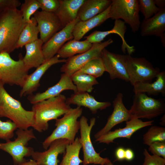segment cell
<instances>
[{"label": "cell", "mask_w": 165, "mask_h": 165, "mask_svg": "<svg viewBox=\"0 0 165 165\" xmlns=\"http://www.w3.org/2000/svg\"><path fill=\"white\" fill-rule=\"evenodd\" d=\"M33 16L37 23L40 39L44 43L63 28L61 23L55 13L37 11Z\"/></svg>", "instance_id": "cell-14"}, {"label": "cell", "mask_w": 165, "mask_h": 165, "mask_svg": "<svg viewBox=\"0 0 165 165\" xmlns=\"http://www.w3.org/2000/svg\"><path fill=\"white\" fill-rule=\"evenodd\" d=\"M40 8L38 0H25L20 10L24 21L26 23L31 20V17Z\"/></svg>", "instance_id": "cell-34"}, {"label": "cell", "mask_w": 165, "mask_h": 165, "mask_svg": "<svg viewBox=\"0 0 165 165\" xmlns=\"http://www.w3.org/2000/svg\"><path fill=\"white\" fill-rule=\"evenodd\" d=\"M17 129L15 124L11 120L9 119L2 121L0 119V139L6 141L10 140Z\"/></svg>", "instance_id": "cell-36"}, {"label": "cell", "mask_w": 165, "mask_h": 165, "mask_svg": "<svg viewBox=\"0 0 165 165\" xmlns=\"http://www.w3.org/2000/svg\"><path fill=\"white\" fill-rule=\"evenodd\" d=\"M101 57L105 72L109 74L111 79H119L129 82L125 55L111 52L105 48L102 51Z\"/></svg>", "instance_id": "cell-12"}, {"label": "cell", "mask_w": 165, "mask_h": 165, "mask_svg": "<svg viewBox=\"0 0 165 165\" xmlns=\"http://www.w3.org/2000/svg\"><path fill=\"white\" fill-rule=\"evenodd\" d=\"M148 146V150L152 155L165 159V141L155 142Z\"/></svg>", "instance_id": "cell-39"}, {"label": "cell", "mask_w": 165, "mask_h": 165, "mask_svg": "<svg viewBox=\"0 0 165 165\" xmlns=\"http://www.w3.org/2000/svg\"><path fill=\"white\" fill-rule=\"evenodd\" d=\"M72 90L74 93L77 92L75 85L70 76L63 73L59 81L54 85L49 88L45 91L35 94L28 95V99L33 105L48 98L56 97L65 90Z\"/></svg>", "instance_id": "cell-19"}, {"label": "cell", "mask_w": 165, "mask_h": 165, "mask_svg": "<svg viewBox=\"0 0 165 165\" xmlns=\"http://www.w3.org/2000/svg\"><path fill=\"white\" fill-rule=\"evenodd\" d=\"M92 45L86 39L83 41L72 40L64 44L57 54L63 59L68 58L77 54H80L88 51Z\"/></svg>", "instance_id": "cell-28"}, {"label": "cell", "mask_w": 165, "mask_h": 165, "mask_svg": "<svg viewBox=\"0 0 165 165\" xmlns=\"http://www.w3.org/2000/svg\"><path fill=\"white\" fill-rule=\"evenodd\" d=\"M134 157V154L133 151L130 148L125 149V160L128 161L132 160Z\"/></svg>", "instance_id": "cell-42"}, {"label": "cell", "mask_w": 165, "mask_h": 165, "mask_svg": "<svg viewBox=\"0 0 165 165\" xmlns=\"http://www.w3.org/2000/svg\"><path fill=\"white\" fill-rule=\"evenodd\" d=\"M27 23L17 8L0 13V53L9 54L16 49L19 36Z\"/></svg>", "instance_id": "cell-1"}, {"label": "cell", "mask_w": 165, "mask_h": 165, "mask_svg": "<svg viewBox=\"0 0 165 165\" xmlns=\"http://www.w3.org/2000/svg\"><path fill=\"white\" fill-rule=\"evenodd\" d=\"M156 80L152 82H138L133 86L134 94L147 93L149 95H156L161 93L165 96V72H160L157 75Z\"/></svg>", "instance_id": "cell-27"}, {"label": "cell", "mask_w": 165, "mask_h": 165, "mask_svg": "<svg viewBox=\"0 0 165 165\" xmlns=\"http://www.w3.org/2000/svg\"><path fill=\"white\" fill-rule=\"evenodd\" d=\"M143 143L149 146L156 142L165 141V128L153 126L151 127L143 136Z\"/></svg>", "instance_id": "cell-33"}, {"label": "cell", "mask_w": 165, "mask_h": 165, "mask_svg": "<svg viewBox=\"0 0 165 165\" xmlns=\"http://www.w3.org/2000/svg\"><path fill=\"white\" fill-rule=\"evenodd\" d=\"M111 0H85L78 11L77 17L85 21L102 13L110 5Z\"/></svg>", "instance_id": "cell-26"}, {"label": "cell", "mask_w": 165, "mask_h": 165, "mask_svg": "<svg viewBox=\"0 0 165 165\" xmlns=\"http://www.w3.org/2000/svg\"><path fill=\"white\" fill-rule=\"evenodd\" d=\"M144 162L142 165H165V159L157 155H151L147 150L144 149Z\"/></svg>", "instance_id": "cell-37"}, {"label": "cell", "mask_w": 165, "mask_h": 165, "mask_svg": "<svg viewBox=\"0 0 165 165\" xmlns=\"http://www.w3.org/2000/svg\"><path fill=\"white\" fill-rule=\"evenodd\" d=\"M16 134L17 137L14 141L0 143V150L12 156L14 165H19L27 161L25 157L31 156L34 150L33 148L28 146V142L36 137L32 129H17Z\"/></svg>", "instance_id": "cell-6"}, {"label": "cell", "mask_w": 165, "mask_h": 165, "mask_svg": "<svg viewBox=\"0 0 165 165\" xmlns=\"http://www.w3.org/2000/svg\"><path fill=\"white\" fill-rule=\"evenodd\" d=\"M125 149L122 147L118 148L116 150L115 155L116 159L118 161L125 160Z\"/></svg>", "instance_id": "cell-41"}, {"label": "cell", "mask_w": 165, "mask_h": 165, "mask_svg": "<svg viewBox=\"0 0 165 165\" xmlns=\"http://www.w3.org/2000/svg\"><path fill=\"white\" fill-rule=\"evenodd\" d=\"M39 33L36 21L32 17L30 21L27 24L22 31L17 42L16 49L22 48L38 39Z\"/></svg>", "instance_id": "cell-29"}, {"label": "cell", "mask_w": 165, "mask_h": 165, "mask_svg": "<svg viewBox=\"0 0 165 165\" xmlns=\"http://www.w3.org/2000/svg\"><path fill=\"white\" fill-rule=\"evenodd\" d=\"M4 85L0 80V117L9 119L15 124L17 129L26 130L32 127L34 112L25 109L19 101L8 93Z\"/></svg>", "instance_id": "cell-3"}, {"label": "cell", "mask_w": 165, "mask_h": 165, "mask_svg": "<svg viewBox=\"0 0 165 165\" xmlns=\"http://www.w3.org/2000/svg\"><path fill=\"white\" fill-rule=\"evenodd\" d=\"M66 102L69 105L73 104L77 106H83L88 108L93 114L98 110H102L110 107L111 103L108 101L100 102L94 96L87 92H76L66 98Z\"/></svg>", "instance_id": "cell-22"}, {"label": "cell", "mask_w": 165, "mask_h": 165, "mask_svg": "<svg viewBox=\"0 0 165 165\" xmlns=\"http://www.w3.org/2000/svg\"><path fill=\"white\" fill-rule=\"evenodd\" d=\"M96 121L95 118H92L89 124L88 119L84 116H82L79 121L80 135L79 138L83 152V165L90 164L105 165L110 161L108 158L101 157L100 153L96 151L93 145L90 133Z\"/></svg>", "instance_id": "cell-9"}, {"label": "cell", "mask_w": 165, "mask_h": 165, "mask_svg": "<svg viewBox=\"0 0 165 165\" xmlns=\"http://www.w3.org/2000/svg\"><path fill=\"white\" fill-rule=\"evenodd\" d=\"M70 144L67 139H57L53 141L45 151H34L31 156L38 165H58L59 155L65 153L67 146Z\"/></svg>", "instance_id": "cell-17"}, {"label": "cell", "mask_w": 165, "mask_h": 165, "mask_svg": "<svg viewBox=\"0 0 165 165\" xmlns=\"http://www.w3.org/2000/svg\"><path fill=\"white\" fill-rule=\"evenodd\" d=\"M19 165H38V164L34 160L30 159L29 161H27Z\"/></svg>", "instance_id": "cell-44"}, {"label": "cell", "mask_w": 165, "mask_h": 165, "mask_svg": "<svg viewBox=\"0 0 165 165\" xmlns=\"http://www.w3.org/2000/svg\"><path fill=\"white\" fill-rule=\"evenodd\" d=\"M20 5L18 0H0V13L6 9L17 8Z\"/></svg>", "instance_id": "cell-40"}, {"label": "cell", "mask_w": 165, "mask_h": 165, "mask_svg": "<svg viewBox=\"0 0 165 165\" xmlns=\"http://www.w3.org/2000/svg\"><path fill=\"white\" fill-rule=\"evenodd\" d=\"M139 11L144 19L149 18L156 14L160 10L156 5L154 0H138Z\"/></svg>", "instance_id": "cell-35"}, {"label": "cell", "mask_w": 165, "mask_h": 165, "mask_svg": "<svg viewBox=\"0 0 165 165\" xmlns=\"http://www.w3.org/2000/svg\"><path fill=\"white\" fill-rule=\"evenodd\" d=\"M153 122V120L144 122L140 119L132 118L126 122L124 127L116 129L113 131H110L95 139V141L108 144L113 142L115 139L118 138H126L130 139L136 131L143 127L151 126Z\"/></svg>", "instance_id": "cell-18"}, {"label": "cell", "mask_w": 165, "mask_h": 165, "mask_svg": "<svg viewBox=\"0 0 165 165\" xmlns=\"http://www.w3.org/2000/svg\"><path fill=\"white\" fill-rule=\"evenodd\" d=\"M59 7L55 13L64 28L77 17L79 8L85 0H59Z\"/></svg>", "instance_id": "cell-23"}, {"label": "cell", "mask_w": 165, "mask_h": 165, "mask_svg": "<svg viewBox=\"0 0 165 165\" xmlns=\"http://www.w3.org/2000/svg\"><path fill=\"white\" fill-rule=\"evenodd\" d=\"M82 146L78 137L67 146L62 159L59 165H79L82 160L79 157Z\"/></svg>", "instance_id": "cell-30"}, {"label": "cell", "mask_w": 165, "mask_h": 165, "mask_svg": "<svg viewBox=\"0 0 165 165\" xmlns=\"http://www.w3.org/2000/svg\"><path fill=\"white\" fill-rule=\"evenodd\" d=\"M21 54L18 60L13 59L9 53H0V80L4 84L22 87L28 75Z\"/></svg>", "instance_id": "cell-5"}, {"label": "cell", "mask_w": 165, "mask_h": 165, "mask_svg": "<svg viewBox=\"0 0 165 165\" xmlns=\"http://www.w3.org/2000/svg\"><path fill=\"white\" fill-rule=\"evenodd\" d=\"M66 100V97L61 94L33 104V129L39 132L47 130L50 121L58 119L71 108Z\"/></svg>", "instance_id": "cell-2"}, {"label": "cell", "mask_w": 165, "mask_h": 165, "mask_svg": "<svg viewBox=\"0 0 165 165\" xmlns=\"http://www.w3.org/2000/svg\"><path fill=\"white\" fill-rule=\"evenodd\" d=\"M57 54L46 60L36 68L32 73L28 75L20 91V97L33 94L40 86V81L46 71L53 65L59 63H65V59H60Z\"/></svg>", "instance_id": "cell-15"}, {"label": "cell", "mask_w": 165, "mask_h": 165, "mask_svg": "<svg viewBox=\"0 0 165 165\" xmlns=\"http://www.w3.org/2000/svg\"><path fill=\"white\" fill-rule=\"evenodd\" d=\"M132 118L152 119L164 113L165 104L161 99L148 96L145 93H135L133 104L129 110Z\"/></svg>", "instance_id": "cell-8"}, {"label": "cell", "mask_w": 165, "mask_h": 165, "mask_svg": "<svg viewBox=\"0 0 165 165\" xmlns=\"http://www.w3.org/2000/svg\"><path fill=\"white\" fill-rule=\"evenodd\" d=\"M42 11L55 13L60 5L59 0H38Z\"/></svg>", "instance_id": "cell-38"}, {"label": "cell", "mask_w": 165, "mask_h": 165, "mask_svg": "<svg viewBox=\"0 0 165 165\" xmlns=\"http://www.w3.org/2000/svg\"><path fill=\"white\" fill-rule=\"evenodd\" d=\"M126 63L129 82L133 86L138 82H151L160 72L144 57H135L126 55Z\"/></svg>", "instance_id": "cell-10"}, {"label": "cell", "mask_w": 165, "mask_h": 165, "mask_svg": "<svg viewBox=\"0 0 165 165\" xmlns=\"http://www.w3.org/2000/svg\"><path fill=\"white\" fill-rule=\"evenodd\" d=\"M109 17L113 20H122L135 33L140 28L141 22L138 0H112Z\"/></svg>", "instance_id": "cell-7"}, {"label": "cell", "mask_w": 165, "mask_h": 165, "mask_svg": "<svg viewBox=\"0 0 165 165\" xmlns=\"http://www.w3.org/2000/svg\"><path fill=\"white\" fill-rule=\"evenodd\" d=\"M141 34L143 37L156 36L161 38L164 42L165 31V8L152 17L144 19L141 24Z\"/></svg>", "instance_id": "cell-21"}, {"label": "cell", "mask_w": 165, "mask_h": 165, "mask_svg": "<svg viewBox=\"0 0 165 165\" xmlns=\"http://www.w3.org/2000/svg\"><path fill=\"white\" fill-rule=\"evenodd\" d=\"M113 42V40L109 39L103 42L92 44L88 51L66 59L60 68L61 71L71 76L91 60L101 57L103 50Z\"/></svg>", "instance_id": "cell-11"}, {"label": "cell", "mask_w": 165, "mask_h": 165, "mask_svg": "<svg viewBox=\"0 0 165 165\" xmlns=\"http://www.w3.org/2000/svg\"><path fill=\"white\" fill-rule=\"evenodd\" d=\"M105 165H113L111 161H110L108 164H106Z\"/></svg>", "instance_id": "cell-46"}, {"label": "cell", "mask_w": 165, "mask_h": 165, "mask_svg": "<svg viewBox=\"0 0 165 165\" xmlns=\"http://www.w3.org/2000/svg\"><path fill=\"white\" fill-rule=\"evenodd\" d=\"M43 44L42 41L38 38L24 46L26 52L23 61L28 70L36 68L46 61L42 49Z\"/></svg>", "instance_id": "cell-25"}, {"label": "cell", "mask_w": 165, "mask_h": 165, "mask_svg": "<svg viewBox=\"0 0 165 165\" xmlns=\"http://www.w3.org/2000/svg\"><path fill=\"white\" fill-rule=\"evenodd\" d=\"M79 21L77 17L75 20L66 25L43 44L42 49L45 60L57 54L65 42L73 39L72 32L74 28Z\"/></svg>", "instance_id": "cell-13"}, {"label": "cell", "mask_w": 165, "mask_h": 165, "mask_svg": "<svg viewBox=\"0 0 165 165\" xmlns=\"http://www.w3.org/2000/svg\"><path fill=\"white\" fill-rule=\"evenodd\" d=\"M123 97L121 93H119L117 95L113 101V111L108 117L105 125L94 135L95 139L111 131L116 125L132 119L129 110L126 108L123 104Z\"/></svg>", "instance_id": "cell-16"}, {"label": "cell", "mask_w": 165, "mask_h": 165, "mask_svg": "<svg viewBox=\"0 0 165 165\" xmlns=\"http://www.w3.org/2000/svg\"><path fill=\"white\" fill-rule=\"evenodd\" d=\"M156 5L160 9L165 8V1L164 0H154Z\"/></svg>", "instance_id": "cell-43"}, {"label": "cell", "mask_w": 165, "mask_h": 165, "mask_svg": "<svg viewBox=\"0 0 165 165\" xmlns=\"http://www.w3.org/2000/svg\"><path fill=\"white\" fill-rule=\"evenodd\" d=\"M71 77L78 92L91 93L93 86L98 83L96 78L84 73L76 72Z\"/></svg>", "instance_id": "cell-31"}, {"label": "cell", "mask_w": 165, "mask_h": 165, "mask_svg": "<svg viewBox=\"0 0 165 165\" xmlns=\"http://www.w3.org/2000/svg\"><path fill=\"white\" fill-rule=\"evenodd\" d=\"M127 30L125 23L121 20H115L114 25L111 30L105 31H96L88 36L85 37L86 40L92 44L100 43L107 36L112 34L118 35L122 40L121 49L125 53L126 51L128 55H131L135 51L133 46H130L126 42L124 35Z\"/></svg>", "instance_id": "cell-20"}, {"label": "cell", "mask_w": 165, "mask_h": 165, "mask_svg": "<svg viewBox=\"0 0 165 165\" xmlns=\"http://www.w3.org/2000/svg\"><path fill=\"white\" fill-rule=\"evenodd\" d=\"M110 6L102 13L85 21H79L75 25L72 32L73 39L79 41L90 31L100 26L109 18Z\"/></svg>", "instance_id": "cell-24"}, {"label": "cell", "mask_w": 165, "mask_h": 165, "mask_svg": "<svg viewBox=\"0 0 165 165\" xmlns=\"http://www.w3.org/2000/svg\"><path fill=\"white\" fill-rule=\"evenodd\" d=\"M161 119V125L164 126V124L165 125V124L164 123V120H165V115L162 117Z\"/></svg>", "instance_id": "cell-45"}, {"label": "cell", "mask_w": 165, "mask_h": 165, "mask_svg": "<svg viewBox=\"0 0 165 165\" xmlns=\"http://www.w3.org/2000/svg\"><path fill=\"white\" fill-rule=\"evenodd\" d=\"M105 72L102 60L99 57L88 62L77 72L90 75L96 79L101 76Z\"/></svg>", "instance_id": "cell-32"}, {"label": "cell", "mask_w": 165, "mask_h": 165, "mask_svg": "<svg viewBox=\"0 0 165 165\" xmlns=\"http://www.w3.org/2000/svg\"><path fill=\"white\" fill-rule=\"evenodd\" d=\"M82 112L81 107L71 108L62 117L56 119L55 124L56 127L43 142V148L47 149L53 141L58 139H66L70 143H73L80 129L79 122L78 119Z\"/></svg>", "instance_id": "cell-4"}]
</instances>
